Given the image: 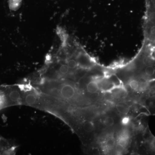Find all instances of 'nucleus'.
Segmentation results:
<instances>
[{
	"instance_id": "nucleus-1",
	"label": "nucleus",
	"mask_w": 155,
	"mask_h": 155,
	"mask_svg": "<svg viewBox=\"0 0 155 155\" xmlns=\"http://www.w3.org/2000/svg\"><path fill=\"white\" fill-rule=\"evenodd\" d=\"M143 40L155 48V0H145Z\"/></svg>"
},
{
	"instance_id": "nucleus-2",
	"label": "nucleus",
	"mask_w": 155,
	"mask_h": 155,
	"mask_svg": "<svg viewBox=\"0 0 155 155\" xmlns=\"http://www.w3.org/2000/svg\"><path fill=\"white\" fill-rule=\"evenodd\" d=\"M1 86L5 95L8 107L22 105L23 91L19 84Z\"/></svg>"
},
{
	"instance_id": "nucleus-3",
	"label": "nucleus",
	"mask_w": 155,
	"mask_h": 155,
	"mask_svg": "<svg viewBox=\"0 0 155 155\" xmlns=\"http://www.w3.org/2000/svg\"><path fill=\"white\" fill-rule=\"evenodd\" d=\"M22 105L40 108L41 95L39 92L32 87L29 90L23 91Z\"/></svg>"
},
{
	"instance_id": "nucleus-4",
	"label": "nucleus",
	"mask_w": 155,
	"mask_h": 155,
	"mask_svg": "<svg viewBox=\"0 0 155 155\" xmlns=\"http://www.w3.org/2000/svg\"><path fill=\"white\" fill-rule=\"evenodd\" d=\"M16 148L9 140L0 136V155L15 154Z\"/></svg>"
},
{
	"instance_id": "nucleus-5",
	"label": "nucleus",
	"mask_w": 155,
	"mask_h": 155,
	"mask_svg": "<svg viewBox=\"0 0 155 155\" xmlns=\"http://www.w3.org/2000/svg\"><path fill=\"white\" fill-rule=\"evenodd\" d=\"M99 89V86L96 81H91L87 84L86 90L89 93H96L98 91Z\"/></svg>"
},
{
	"instance_id": "nucleus-6",
	"label": "nucleus",
	"mask_w": 155,
	"mask_h": 155,
	"mask_svg": "<svg viewBox=\"0 0 155 155\" xmlns=\"http://www.w3.org/2000/svg\"><path fill=\"white\" fill-rule=\"evenodd\" d=\"M148 97L150 101L148 106L151 108L152 110L154 111L155 113V86L148 91L147 93Z\"/></svg>"
},
{
	"instance_id": "nucleus-7",
	"label": "nucleus",
	"mask_w": 155,
	"mask_h": 155,
	"mask_svg": "<svg viewBox=\"0 0 155 155\" xmlns=\"http://www.w3.org/2000/svg\"><path fill=\"white\" fill-rule=\"evenodd\" d=\"M22 1L23 0H8V4L9 9L12 11H17L22 5Z\"/></svg>"
},
{
	"instance_id": "nucleus-8",
	"label": "nucleus",
	"mask_w": 155,
	"mask_h": 155,
	"mask_svg": "<svg viewBox=\"0 0 155 155\" xmlns=\"http://www.w3.org/2000/svg\"><path fill=\"white\" fill-rule=\"evenodd\" d=\"M82 126L84 131L87 133H92L94 130V124L93 122L90 120H86L84 121Z\"/></svg>"
},
{
	"instance_id": "nucleus-9",
	"label": "nucleus",
	"mask_w": 155,
	"mask_h": 155,
	"mask_svg": "<svg viewBox=\"0 0 155 155\" xmlns=\"http://www.w3.org/2000/svg\"><path fill=\"white\" fill-rule=\"evenodd\" d=\"M116 108L117 111L122 114H127L130 110L129 106L125 103H119L116 105Z\"/></svg>"
},
{
	"instance_id": "nucleus-10",
	"label": "nucleus",
	"mask_w": 155,
	"mask_h": 155,
	"mask_svg": "<svg viewBox=\"0 0 155 155\" xmlns=\"http://www.w3.org/2000/svg\"><path fill=\"white\" fill-rule=\"evenodd\" d=\"M103 123L106 127H111L114 125L115 120L114 118L111 116H107L104 119Z\"/></svg>"
},
{
	"instance_id": "nucleus-11",
	"label": "nucleus",
	"mask_w": 155,
	"mask_h": 155,
	"mask_svg": "<svg viewBox=\"0 0 155 155\" xmlns=\"http://www.w3.org/2000/svg\"><path fill=\"white\" fill-rule=\"evenodd\" d=\"M115 140L113 137L107 139L105 142V147L108 150H111L115 147Z\"/></svg>"
},
{
	"instance_id": "nucleus-12",
	"label": "nucleus",
	"mask_w": 155,
	"mask_h": 155,
	"mask_svg": "<svg viewBox=\"0 0 155 155\" xmlns=\"http://www.w3.org/2000/svg\"><path fill=\"white\" fill-rule=\"evenodd\" d=\"M129 85L132 89L134 90H136L138 89L139 87L140 86V83L137 79H132L129 82Z\"/></svg>"
},
{
	"instance_id": "nucleus-13",
	"label": "nucleus",
	"mask_w": 155,
	"mask_h": 155,
	"mask_svg": "<svg viewBox=\"0 0 155 155\" xmlns=\"http://www.w3.org/2000/svg\"><path fill=\"white\" fill-rule=\"evenodd\" d=\"M125 147L122 146L121 145L118 143L116 145V150L117 151V152L121 153L124 151Z\"/></svg>"
},
{
	"instance_id": "nucleus-14",
	"label": "nucleus",
	"mask_w": 155,
	"mask_h": 155,
	"mask_svg": "<svg viewBox=\"0 0 155 155\" xmlns=\"http://www.w3.org/2000/svg\"><path fill=\"white\" fill-rule=\"evenodd\" d=\"M122 123L123 125H127L129 122V119L128 117H125L122 120Z\"/></svg>"
}]
</instances>
